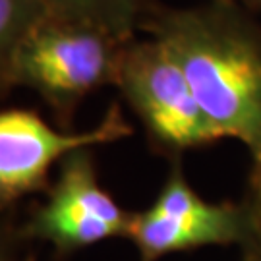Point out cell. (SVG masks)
<instances>
[{"label":"cell","instance_id":"cell-1","mask_svg":"<svg viewBox=\"0 0 261 261\" xmlns=\"http://www.w3.org/2000/svg\"><path fill=\"white\" fill-rule=\"evenodd\" d=\"M141 31L182 68L221 140L250 155L248 180L261 178V21L234 0L172 8L157 2Z\"/></svg>","mask_w":261,"mask_h":261},{"label":"cell","instance_id":"cell-2","mask_svg":"<svg viewBox=\"0 0 261 261\" xmlns=\"http://www.w3.org/2000/svg\"><path fill=\"white\" fill-rule=\"evenodd\" d=\"M128 43L93 25L47 14L23 39L12 84L35 91L56 126L72 130L85 97L116 85Z\"/></svg>","mask_w":261,"mask_h":261},{"label":"cell","instance_id":"cell-3","mask_svg":"<svg viewBox=\"0 0 261 261\" xmlns=\"http://www.w3.org/2000/svg\"><path fill=\"white\" fill-rule=\"evenodd\" d=\"M114 87L140 120L149 149L168 163L221 141L182 68L157 39L126 45Z\"/></svg>","mask_w":261,"mask_h":261},{"label":"cell","instance_id":"cell-4","mask_svg":"<svg viewBox=\"0 0 261 261\" xmlns=\"http://www.w3.org/2000/svg\"><path fill=\"white\" fill-rule=\"evenodd\" d=\"M168 165L153 203L132 215L128 240L136 246L140 261H161L165 255L211 246L238 248L252 223L248 199L209 201L190 184L182 161Z\"/></svg>","mask_w":261,"mask_h":261},{"label":"cell","instance_id":"cell-5","mask_svg":"<svg viewBox=\"0 0 261 261\" xmlns=\"http://www.w3.org/2000/svg\"><path fill=\"white\" fill-rule=\"evenodd\" d=\"M93 147H80L58 163L43 203L19 230L25 240L53 246L64 259L112 238H128L134 211H126L101 184Z\"/></svg>","mask_w":261,"mask_h":261},{"label":"cell","instance_id":"cell-6","mask_svg":"<svg viewBox=\"0 0 261 261\" xmlns=\"http://www.w3.org/2000/svg\"><path fill=\"white\" fill-rule=\"evenodd\" d=\"M132 132L118 103L85 132L53 128L39 112L28 109L0 111V211H8L29 194L47 192L50 168L68 153L126 140Z\"/></svg>","mask_w":261,"mask_h":261},{"label":"cell","instance_id":"cell-7","mask_svg":"<svg viewBox=\"0 0 261 261\" xmlns=\"http://www.w3.org/2000/svg\"><path fill=\"white\" fill-rule=\"evenodd\" d=\"M48 14L87 23L122 41H134L157 0H43Z\"/></svg>","mask_w":261,"mask_h":261},{"label":"cell","instance_id":"cell-8","mask_svg":"<svg viewBox=\"0 0 261 261\" xmlns=\"http://www.w3.org/2000/svg\"><path fill=\"white\" fill-rule=\"evenodd\" d=\"M47 14L43 0H0V97L14 89L16 55L29 31Z\"/></svg>","mask_w":261,"mask_h":261},{"label":"cell","instance_id":"cell-9","mask_svg":"<svg viewBox=\"0 0 261 261\" xmlns=\"http://www.w3.org/2000/svg\"><path fill=\"white\" fill-rule=\"evenodd\" d=\"M244 197L250 203L252 223H250L248 236L238 246L240 250L238 261H261V178L248 180Z\"/></svg>","mask_w":261,"mask_h":261},{"label":"cell","instance_id":"cell-10","mask_svg":"<svg viewBox=\"0 0 261 261\" xmlns=\"http://www.w3.org/2000/svg\"><path fill=\"white\" fill-rule=\"evenodd\" d=\"M6 213L0 211V261H18L19 244L25 242V238Z\"/></svg>","mask_w":261,"mask_h":261},{"label":"cell","instance_id":"cell-11","mask_svg":"<svg viewBox=\"0 0 261 261\" xmlns=\"http://www.w3.org/2000/svg\"><path fill=\"white\" fill-rule=\"evenodd\" d=\"M236 4H240L242 8H246L248 12L255 14L257 18L261 16V0H234Z\"/></svg>","mask_w":261,"mask_h":261},{"label":"cell","instance_id":"cell-12","mask_svg":"<svg viewBox=\"0 0 261 261\" xmlns=\"http://www.w3.org/2000/svg\"><path fill=\"white\" fill-rule=\"evenodd\" d=\"M21 261H35V257H33V255H28L25 259H21Z\"/></svg>","mask_w":261,"mask_h":261}]
</instances>
